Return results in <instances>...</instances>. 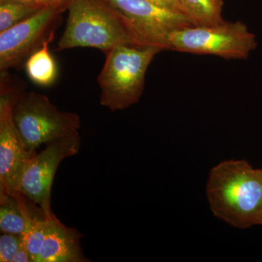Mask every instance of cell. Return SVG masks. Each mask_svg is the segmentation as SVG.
<instances>
[{
  "instance_id": "cell-16",
  "label": "cell",
  "mask_w": 262,
  "mask_h": 262,
  "mask_svg": "<svg viewBox=\"0 0 262 262\" xmlns=\"http://www.w3.org/2000/svg\"><path fill=\"white\" fill-rule=\"evenodd\" d=\"M21 245L18 234L3 233L0 236V261L12 262Z\"/></svg>"
},
{
  "instance_id": "cell-19",
  "label": "cell",
  "mask_w": 262,
  "mask_h": 262,
  "mask_svg": "<svg viewBox=\"0 0 262 262\" xmlns=\"http://www.w3.org/2000/svg\"><path fill=\"white\" fill-rule=\"evenodd\" d=\"M12 262H32L30 255L27 251V248L24 247L23 244L20 245V248L13 258Z\"/></svg>"
},
{
  "instance_id": "cell-7",
  "label": "cell",
  "mask_w": 262,
  "mask_h": 262,
  "mask_svg": "<svg viewBox=\"0 0 262 262\" xmlns=\"http://www.w3.org/2000/svg\"><path fill=\"white\" fill-rule=\"evenodd\" d=\"M122 19L140 46L169 50L174 31L194 26L187 15L161 8L148 0H103Z\"/></svg>"
},
{
  "instance_id": "cell-9",
  "label": "cell",
  "mask_w": 262,
  "mask_h": 262,
  "mask_svg": "<svg viewBox=\"0 0 262 262\" xmlns=\"http://www.w3.org/2000/svg\"><path fill=\"white\" fill-rule=\"evenodd\" d=\"M61 10L53 7L39 8L21 22L0 32V70L8 71L26 63L54 29Z\"/></svg>"
},
{
  "instance_id": "cell-6",
  "label": "cell",
  "mask_w": 262,
  "mask_h": 262,
  "mask_svg": "<svg viewBox=\"0 0 262 262\" xmlns=\"http://www.w3.org/2000/svg\"><path fill=\"white\" fill-rule=\"evenodd\" d=\"M80 145L79 130L75 131L48 143L24 165L17 191L36 203L47 220L57 219L51 208V189L58 165L65 158L77 155Z\"/></svg>"
},
{
  "instance_id": "cell-11",
  "label": "cell",
  "mask_w": 262,
  "mask_h": 262,
  "mask_svg": "<svg viewBox=\"0 0 262 262\" xmlns=\"http://www.w3.org/2000/svg\"><path fill=\"white\" fill-rule=\"evenodd\" d=\"M36 203L20 192L0 196V229L3 233L18 234L25 232L31 220L42 211Z\"/></svg>"
},
{
  "instance_id": "cell-12",
  "label": "cell",
  "mask_w": 262,
  "mask_h": 262,
  "mask_svg": "<svg viewBox=\"0 0 262 262\" xmlns=\"http://www.w3.org/2000/svg\"><path fill=\"white\" fill-rule=\"evenodd\" d=\"M54 30L51 33L42 46L27 58L26 72L32 82L40 86H50L54 83L58 76V68L54 58L49 51V44L54 37Z\"/></svg>"
},
{
  "instance_id": "cell-3",
  "label": "cell",
  "mask_w": 262,
  "mask_h": 262,
  "mask_svg": "<svg viewBox=\"0 0 262 262\" xmlns=\"http://www.w3.org/2000/svg\"><path fill=\"white\" fill-rule=\"evenodd\" d=\"M161 51L155 46L122 45L106 53L97 79L101 106L116 112L139 102L144 91L146 71Z\"/></svg>"
},
{
  "instance_id": "cell-17",
  "label": "cell",
  "mask_w": 262,
  "mask_h": 262,
  "mask_svg": "<svg viewBox=\"0 0 262 262\" xmlns=\"http://www.w3.org/2000/svg\"><path fill=\"white\" fill-rule=\"evenodd\" d=\"M155 5H158L165 9L177 12L181 14L186 15L181 0H148Z\"/></svg>"
},
{
  "instance_id": "cell-5",
  "label": "cell",
  "mask_w": 262,
  "mask_h": 262,
  "mask_svg": "<svg viewBox=\"0 0 262 262\" xmlns=\"http://www.w3.org/2000/svg\"><path fill=\"white\" fill-rule=\"evenodd\" d=\"M13 118L27 151L79 130L80 117L77 114L60 111L44 94L34 91L22 93L14 108Z\"/></svg>"
},
{
  "instance_id": "cell-1",
  "label": "cell",
  "mask_w": 262,
  "mask_h": 262,
  "mask_svg": "<svg viewBox=\"0 0 262 262\" xmlns=\"http://www.w3.org/2000/svg\"><path fill=\"white\" fill-rule=\"evenodd\" d=\"M206 195L212 213L236 228L259 225L262 173L246 160L221 162L211 169Z\"/></svg>"
},
{
  "instance_id": "cell-4",
  "label": "cell",
  "mask_w": 262,
  "mask_h": 262,
  "mask_svg": "<svg viewBox=\"0 0 262 262\" xmlns=\"http://www.w3.org/2000/svg\"><path fill=\"white\" fill-rule=\"evenodd\" d=\"M169 50L225 59L245 60L257 47L256 36L241 21L211 26H189L169 36Z\"/></svg>"
},
{
  "instance_id": "cell-13",
  "label": "cell",
  "mask_w": 262,
  "mask_h": 262,
  "mask_svg": "<svg viewBox=\"0 0 262 262\" xmlns=\"http://www.w3.org/2000/svg\"><path fill=\"white\" fill-rule=\"evenodd\" d=\"M188 18L194 26H211L223 23L224 0H181Z\"/></svg>"
},
{
  "instance_id": "cell-8",
  "label": "cell",
  "mask_w": 262,
  "mask_h": 262,
  "mask_svg": "<svg viewBox=\"0 0 262 262\" xmlns=\"http://www.w3.org/2000/svg\"><path fill=\"white\" fill-rule=\"evenodd\" d=\"M9 80L7 71L1 72L0 196L18 192L17 187L22 170L33 155L26 149L13 118V108L22 93L9 84Z\"/></svg>"
},
{
  "instance_id": "cell-20",
  "label": "cell",
  "mask_w": 262,
  "mask_h": 262,
  "mask_svg": "<svg viewBox=\"0 0 262 262\" xmlns=\"http://www.w3.org/2000/svg\"><path fill=\"white\" fill-rule=\"evenodd\" d=\"M12 1L18 2V3H22V4L29 5V6L33 7V8H40L38 5L37 0H12Z\"/></svg>"
},
{
  "instance_id": "cell-14",
  "label": "cell",
  "mask_w": 262,
  "mask_h": 262,
  "mask_svg": "<svg viewBox=\"0 0 262 262\" xmlns=\"http://www.w3.org/2000/svg\"><path fill=\"white\" fill-rule=\"evenodd\" d=\"M48 222L42 211H39L33 217L25 232L20 234L22 244L28 251L32 262L38 261L47 233Z\"/></svg>"
},
{
  "instance_id": "cell-21",
  "label": "cell",
  "mask_w": 262,
  "mask_h": 262,
  "mask_svg": "<svg viewBox=\"0 0 262 262\" xmlns=\"http://www.w3.org/2000/svg\"><path fill=\"white\" fill-rule=\"evenodd\" d=\"M259 225H262V215L261 216V219H260Z\"/></svg>"
},
{
  "instance_id": "cell-2",
  "label": "cell",
  "mask_w": 262,
  "mask_h": 262,
  "mask_svg": "<svg viewBox=\"0 0 262 262\" xmlns=\"http://www.w3.org/2000/svg\"><path fill=\"white\" fill-rule=\"evenodd\" d=\"M56 51L96 48L106 54L122 45L140 46L122 19L103 0H72Z\"/></svg>"
},
{
  "instance_id": "cell-18",
  "label": "cell",
  "mask_w": 262,
  "mask_h": 262,
  "mask_svg": "<svg viewBox=\"0 0 262 262\" xmlns=\"http://www.w3.org/2000/svg\"><path fill=\"white\" fill-rule=\"evenodd\" d=\"M37 1L40 8L45 7H53L64 12L68 9L69 5L72 0H37Z\"/></svg>"
},
{
  "instance_id": "cell-22",
  "label": "cell",
  "mask_w": 262,
  "mask_h": 262,
  "mask_svg": "<svg viewBox=\"0 0 262 262\" xmlns=\"http://www.w3.org/2000/svg\"><path fill=\"white\" fill-rule=\"evenodd\" d=\"M261 170V173H262V170Z\"/></svg>"
},
{
  "instance_id": "cell-15",
  "label": "cell",
  "mask_w": 262,
  "mask_h": 262,
  "mask_svg": "<svg viewBox=\"0 0 262 262\" xmlns=\"http://www.w3.org/2000/svg\"><path fill=\"white\" fill-rule=\"evenodd\" d=\"M38 10L18 2L0 0V32L29 18Z\"/></svg>"
},
{
  "instance_id": "cell-10",
  "label": "cell",
  "mask_w": 262,
  "mask_h": 262,
  "mask_svg": "<svg viewBox=\"0 0 262 262\" xmlns=\"http://www.w3.org/2000/svg\"><path fill=\"white\" fill-rule=\"evenodd\" d=\"M77 229L67 227L58 219L49 220L47 233L37 262H87Z\"/></svg>"
}]
</instances>
